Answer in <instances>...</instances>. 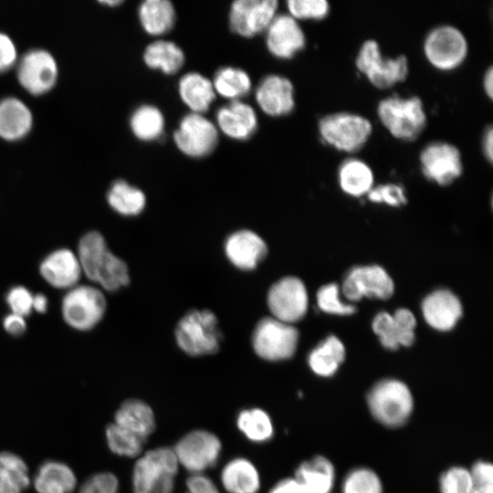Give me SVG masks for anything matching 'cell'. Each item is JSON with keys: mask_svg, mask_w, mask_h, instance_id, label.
<instances>
[{"mask_svg": "<svg viewBox=\"0 0 493 493\" xmlns=\"http://www.w3.org/2000/svg\"><path fill=\"white\" fill-rule=\"evenodd\" d=\"M287 7L294 19L321 20L330 13V6L326 0H288Z\"/></svg>", "mask_w": 493, "mask_h": 493, "instance_id": "60d3db41", "label": "cell"}, {"mask_svg": "<svg viewBox=\"0 0 493 493\" xmlns=\"http://www.w3.org/2000/svg\"><path fill=\"white\" fill-rule=\"evenodd\" d=\"M422 311L425 321L438 330H449L462 315L458 298L447 289H438L425 298Z\"/></svg>", "mask_w": 493, "mask_h": 493, "instance_id": "7402d4cb", "label": "cell"}, {"mask_svg": "<svg viewBox=\"0 0 493 493\" xmlns=\"http://www.w3.org/2000/svg\"><path fill=\"white\" fill-rule=\"evenodd\" d=\"M174 477H168L159 482L152 490V493H173L174 489Z\"/></svg>", "mask_w": 493, "mask_h": 493, "instance_id": "11a10c76", "label": "cell"}, {"mask_svg": "<svg viewBox=\"0 0 493 493\" xmlns=\"http://www.w3.org/2000/svg\"><path fill=\"white\" fill-rule=\"evenodd\" d=\"M269 493H304V488L295 478H286L278 482Z\"/></svg>", "mask_w": 493, "mask_h": 493, "instance_id": "f5cc1de1", "label": "cell"}, {"mask_svg": "<svg viewBox=\"0 0 493 493\" xmlns=\"http://www.w3.org/2000/svg\"><path fill=\"white\" fill-rule=\"evenodd\" d=\"M77 482L71 467L57 460L43 462L33 479L37 493H72L76 489Z\"/></svg>", "mask_w": 493, "mask_h": 493, "instance_id": "484cf974", "label": "cell"}, {"mask_svg": "<svg viewBox=\"0 0 493 493\" xmlns=\"http://www.w3.org/2000/svg\"><path fill=\"white\" fill-rule=\"evenodd\" d=\"M219 130L235 140H247L257 128V118L254 109L240 100H232L216 111Z\"/></svg>", "mask_w": 493, "mask_h": 493, "instance_id": "603a6c76", "label": "cell"}, {"mask_svg": "<svg viewBox=\"0 0 493 493\" xmlns=\"http://www.w3.org/2000/svg\"><path fill=\"white\" fill-rule=\"evenodd\" d=\"M267 246L256 233L241 230L232 234L226 242V254L238 268H255L266 257Z\"/></svg>", "mask_w": 493, "mask_h": 493, "instance_id": "cb8c5ba5", "label": "cell"}, {"mask_svg": "<svg viewBox=\"0 0 493 493\" xmlns=\"http://www.w3.org/2000/svg\"><path fill=\"white\" fill-rule=\"evenodd\" d=\"M266 44L276 58L288 59L306 46L305 34L298 21L289 15H278L267 28Z\"/></svg>", "mask_w": 493, "mask_h": 493, "instance_id": "ac0fdd59", "label": "cell"}, {"mask_svg": "<svg viewBox=\"0 0 493 493\" xmlns=\"http://www.w3.org/2000/svg\"><path fill=\"white\" fill-rule=\"evenodd\" d=\"M416 320L406 309H399L394 314L378 313L372 320V330L383 347L396 350L399 346H410L414 340Z\"/></svg>", "mask_w": 493, "mask_h": 493, "instance_id": "d6986e66", "label": "cell"}, {"mask_svg": "<svg viewBox=\"0 0 493 493\" xmlns=\"http://www.w3.org/2000/svg\"><path fill=\"white\" fill-rule=\"evenodd\" d=\"M185 485L188 493H219L215 483L204 474H192Z\"/></svg>", "mask_w": 493, "mask_h": 493, "instance_id": "f907efd6", "label": "cell"}, {"mask_svg": "<svg viewBox=\"0 0 493 493\" xmlns=\"http://www.w3.org/2000/svg\"><path fill=\"white\" fill-rule=\"evenodd\" d=\"M256 100L262 111L269 116L288 115L295 108L293 84L283 76L268 75L257 86Z\"/></svg>", "mask_w": 493, "mask_h": 493, "instance_id": "ffe728a7", "label": "cell"}, {"mask_svg": "<svg viewBox=\"0 0 493 493\" xmlns=\"http://www.w3.org/2000/svg\"><path fill=\"white\" fill-rule=\"evenodd\" d=\"M179 466L192 474H202L219 459L222 444L207 430H194L184 435L173 448Z\"/></svg>", "mask_w": 493, "mask_h": 493, "instance_id": "30bf717a", "label": "cell"}, {"mask_svg": "<svg viewBox=\"0 0 493 493\" xmlns=\"http://www.w3.org/2000/svg\"><path fill=\"white\" fill-rule=\"evenodd\" d=\"M368 404L379 422L389 426H398L410 415L413 398L404 383L387 379L379 382L370 391Z\"/></svg>", "mask_w": 493, "mask_h": 493, "instance_id": "52a82bcc", "label": "cell"}, {"mask_svg": "<svg viewBox=\"0 0 493 493\" xmlns=\"http://www.w3.org/2000/svg\"><path fill=\"white\" fill-rule=\"evenodd\" d=\"M119 480L110 472H100L89 477L79 488L78 493H118Z\"/></svg>", "mask_w": 493, "mask_h": 493, "instance_id": "f6af8a7d", "label": "cell"}, {"mask_svg": "<svg viewBox=\"0 0 493 493\" xmlns=\"http://www.w3.org/2000/svg\"><path fill=\"white\" fill-rule=\"evenodd\" d=\"M419 162L424 176L440 186L451 184L463 173L461 152L449 142L426 144L420 152Z\"/></svg>", "mask_w": 493, "mask_h": 493, "instance_id": "8fae6325", "label": "cell"}, {"mask_svg": "<svg viewBox=\"0 0 493 493\" xmlns=\"http://www.w3.org/2000/svg\"><path fill=\"white\" fill-rule=\"evenodd\" d=\"M376 111L389 133L404 142L415 141L427 124L424 104L418 96L384 98L379 101Z\"/></svg>", "mask_w": 493, "mask_h": 493, "instance_id": "7a4b0ae2", "label": "cell"}, {"mask_svg": "<svg viewBox=\"0 0 493 493\" xmlns=\"http://www.w3.org/2000/svg\"><path fill=\"white\" fill-rule=\"evenodd\" d=\"M6 302L11 309V313L26 317L33 309V295L23 286L12 288L6 295Z\"/></svg>", "mask_w": 493, "mask_h": 493, "instance_id": "7dc6e473", "label": "cell"}, {"mask_svg": "<svg viewBox=\"0 0 493 493\" xmlns=\"http://www.w3.org/2000/svg\"><path fill=\"white\" fill-rule=\"evenodd\" d=\"M345 357V349L341 341L334 335L321 341L309 354V365L318 375H332Z\"/></svg>", "mask_w": 493, "mask_h": 493, "instance_id": "e575fe53", "label": "cell"}, {"mask_svg": "<svg viewBox=\"0 0 493 493\" xmlns=\"http://www.w3.org/2000/svg\"><path fill=\"white\" fill-rule=\"evenodd\" d=\"M483 88L486 95L493 99V68L490 66L485 72L483 77Z\"/></svg>", "mask_w": 493, "mask_h": 493, "instance_id": "9f6ffc18", "label": "cell"}, {"mask_svg": "<svg viewBox=\"0 0 493 493\" xmlns=\"http://www.w3.org/2000/svg\"><path fill=\"white\" fill-rule=\"evenodd\" d=\"M338 180L341 189L351 196H362L369 193L373 185V173L362 160L345 159L339 166Z\"/></svg>", "mask_w": 493, "mask_h": 493, "instance_id": "f546056e", "label": "cell"}, {"mask_svg": "<svg viewBox=\"0 0 493 493\" xmlns=\"http://www.w3.org/2000/svg\"><path fill=\"white\" fill-rule=\"evenodd\" d=\"M143 30L152 36H161L172 29L175 22V10L168 0H146L138 10Z\"/></svg>", "mask_w": 493, "mask_h": 493, "instance_id": "4dcf8cb0", "label": "cell"}, {"mask_svg": "<svg viewBox=\"0 0 493 493\" xmlns=\"http://www.w3.org/2000/svg\"><path fill=\"white\" fill-rule=\"evenodd\" d=\"M179 464L173 448L158 447L145 452L132 469L133 493H152L153 488L168 477H175Z\"/></svg>", "mask_w": 493, "mask_h": 493, "instance_id": "5bb4252c", "label": "cell"}, {"mask_svg": "<svg viewBox=\"0 0 493 493\" xmlns=\"http://www.w3.org/2000/svg\"><path fill=\"white\" fill-rule=\"evenodd\" d=\"M236 425L248 440L257 444L268 441L274 433L271 418L260 408H247L239 412Z\"/></svg>", "mask_w": 493, "mask_h": 493, "instance_id": "f35d334b", "label": "cell"}, {"mask_svg": "<svg viewBox=\"0 0 493 493\" xmlns=\"http://www.w3.org/2000/svg\"><path fill=\"white\" fill-rule=\"evenodd\" d=\"M482 152L486 160L492 163L493 161V128L488 126L482 137Z\"/></svg>", "mask_w": 493, "mask_h": 493, "instance_id": "db71d44e", "label": "cell"}, {"mask_svg": "<svg viewBox=\"0 0 493 493\" xmlns=\"http://www.w3.org/2000/svg\"><path fill=\"white\" fill-rule=\"evenodd\" d=\"M355 66L379 89H387L405 81L409 74L407 57H383L379 44L374 39H367L362 44L355 58Z\"/></svg>", "mask_w": 493, "mask_h": 493, "instance_id": "277c9868", "label": "cell"}, {"mask_svg": "<svg viewBox=\"0 0 493 493\" xmlns=\"http://www.w3.org/2000/svg\"><path fill=\"white\" fill-rule=\"evenodd\" d=\"M299 332L291 324L275 318L261 320L253 333V347L264 360L277 362L290 358L297 348Z\"/></svg>", "mask_w": 493, "mask_h": 493, "instance_id": "9c48e42d", "label": "cell"}, {"mask_svg": "<svg viewBox=\"0 0 493 493\" xmlns=\"http://www.w3.org/2000/svg\"><path fill=\"white\" fill-rule=\"evenodd\" d=\"M393 289L391 277L379 266L353 267L342 283L344 297L352 301L363 297L387 299L393 295Z\"/></svg>", "mask_w": 493, "mask_h": 493, "instance_id": "e0dca14e", "label": "cell"}, {"mask_svg": "<svg viewBox=\"0 0 493 493\" xmlns=\"http://www.w3.org/2000/svg\"><path fill=\"white\" fill-rule=\"evenodd\" d=\"M442 493H472L473 482L470 472L462 467L447 470L440 480Z\"/></svg>", "mask_w": 493, "mask_h": 493, "instance_id": "ee69618b", "label": "cell"}, {"mask_svg": "<svg viewBox=\"0 0 493 493\" xmlns=\"http://www.w3.org/2000/svg\"><path fill=\"white\" fill-rule=\"evenodd\" d=\"M177 148L185 155L201 158L211 153L218 142L215 124L202 114L191 112L180 121L173 133Z\"/></svg>", "mask_w": 493, "mask_h": 493, "instance_id": "4fadbf2b", "label": "cell"}, {"mask_svg": "<svg viewBox=\"0 0 493 493\" xmlns=\"http://www.w3.org/2000/svg\"><path fill=\"white\" fill-rule=\"evenodd\" d=\"M33 127V114L28 106L15 97L0 100V138L16 142L25 138Z\"/></svg>", "mask_w": 493, "mask_h": 493, "instance_id": "d4e9b609", "label": "cell"}, {"mask_svg": "<svg viewBox=\"0 0 493 493\" xmlns=\"http://www.w3.org/2000/svg\"><path fill=\"white\" fill-rule=\"evenodd\" d=\"M224 488L228 493H257L260 476L255 465L244 457L227 462L220 475Z\"/></svg>", "mask_w": 493, "mask_h": 493, "instance_id": "83f0119b", "label": "cell"}, {"mask_svg": "<svg viewBox=\"0 0 493 493\" xmlns=\"http://www.w3.org/2000/svg\"><path fill=\"white\" fill-rule=\"evenodd\" d=\"M147 67L165 74H175L184 63L183 50L173 42L156 40L149 44L143 53Z\"/></svg>", "mask_w": 493, "mask_h": 493, "instance_id": "1f68e13d", "label": "cell"}, {"mask_svg": "<svg viewBox=\"0 0 493 493\" xmlns=\"http://www.w3.org/2000/svg\"><path fill=\"white\" fill-rule=\"evenodd\" d=\"M320 140L332 148L348 153L360 151L372 132V122L365 117L346 111L326 114L319 120Z\"/></svg>", "mask_w": 493, "mask_h": 493, "instance_id": "3957f363", "label": "cell"}, {"mask_svg": "<svg viewBox=\"0 0 493 493\" xmlns=\"http://www.w3.org/2000/svg\"><path fill=\"white\" fill-rule=\"evenodd\" d=\"M30 484L28 467L18 455L0 452V493H22Z\"/></svg>", "mask_w": 493, "mask_h": 493, "instance_id": "836d02e7", "label": "cell"}, {"mask_svg": "<svg viewBox=\"0 0 493 493\" xmlns=\"http://www.w3.org/2000/svg\"><path fill=\"white\" fill-rule=\"evenodd\" d=\"M213 87L215 94L223 98L238 100L251 89V79L248 74L238 68L224 67L219 68L214 77Z\"/></svg>", "mask_w": 493, "mask_h": 493, "instance_id": "74e56055", "label": "cell"}, {"mask_svg": "<svg viewBox=\"0 0 493 493\" xmlns=\"http://www.w3.org/2000/svg\"><path fill=\"white\" fill-rule=\"evenodd\" d=\"M295 479L310 490L328 493L333 484L334 469L325 457L315 456L298 467Z\"/></svg>", "mask_w": 493, "mask_h": 493, "instance_id": "d6a6232c", "label": "cell"}, {"mask_svg": "<svg viewBox=\"0 0 493 493\" xmlns=\"http://www.w3.org/2000/svg\"><path fill=\"white\" fill-rule=\"evenodd\" d=\"M317 302L320 309L327 313L351 315L355 312L353 305L345 304L340 299L336 283L322 286L317 292Z\"/></svg>", "mask_w": 493, "mask_h": 493, "instance_id": "7bdbcfd3", "label": "cell"}, {"mask_svg": "<svg viewBox=\"0 0 493 493\" xmlns=\"http://www.w3.org/2000/svg\"><path fill=\"white\" fill-rule=\"evenodd\" d=\"M39 272L50 286L64 289L77 286L82 274L77 255L68 248L48 254L42 260Z\"/></svg>", "mask_w": 493, "mask_h": 493, "instance_id": "44dd1931", "label": "cell"}, {"mask_svg": "<svg viewBox=\"0 0 493 493\" xmlns=\"http://www.w3.org/2000/svg\"><path fill=\"white\" fill-rule=\"evenodd\" d=\"M423 51L429 64L435 68L451 71L460 67L466 60L468 43L457 27L440 25L426 34Z\"/></svg>", "mask_w": 493, "mask_h": 493, "instance_id": "8992f818", "label": "cell"}, {"mask_svg": "<svg viewBox=\"0 0 493 493\" xmlns=\"http://www.w3.org/2000/svg\"><path fill=\"white\" fill-rule=\"evenodd\" d=\"M77 257L82 274L104 289L115 291L129 284L126 263L109 250L100 233L85 234L79 242Z\"/></svg>", "mask_w": 493, "mask_h": 493, "instance_id": "6da1fadb", "label": "cell"}, {"mask_svg": "<svg viewBox=\"0 0 493 493\" xmlns=\"http://www.w3.org/2000/svg\"><path fill=\"white\" fill-rule=\"evenodd\" d=\"M343 493H382V485L372 471L365 468L356 469L345 479Z\"/></svg>", "mask_w": 493, "mask_h": 493, "instance_id": "b9f144b4", "label": "cell"}, {"mask_svg": "<svg viewBox=\"0 0 493 493\" xmlns=\"http://www.w3.org/2000/svg\"><path fill=\"white\" fill-rule=\"evenodd\" d=\"M47 303H48V301H47V297L45 295H43L41 293L33 295L32 308L36 311H37L39 313L46 312V310L47 309Z\"/></svg>", "mask_w": 493, "mask_h": 493, "instance_id": "6f0895ef", "label": "cell"}, {"mask_svg": "<svg viewBox=\"0 0 493 493\" xmlns=\"http://www.w3.org/2000/svg\"><path fill=\"white\" fill-rule=\"evenodd\" d=\"M110 206L122 215H136L140 214L146 203L142 190L131 185L123 180L115 181L107 194Z\"/></svg>", "mask_w": 493, "mask_h": 493, "instance_id": "d590c367", "label": "cell"}, {"mask_svg": "<svg viewBox=\"0 0 493 493\" xmlns=\"http://www.w3.org/2000/svg\"><path fill=\"white\" fill-rule=\"evenodd\" d=\"M113 423L146 440L155 429L152 409L139 399L123 402L114 414Z\"/></svg>", "mask_w": 493, "mask_h": 493, "instance_id": "4316f807", "label": "cell"}, {"mask_svg": "<svg viewBox=\"0 0 493 493\" xmlns=\"http://www.w3.org/2000/svg\"><path fill=\"white\" fill-rule=\"evenodd\" d=\"M267 305L273 318L288 324L299 321L308 309L305 285L295 277L281 278L270 288Z\"/></svg>", "mask_w": 493, "mask_h": 493, "instance_id": "9a60e30c", "label": "cell"}, {"mask_svg": "<svg viewBox=\"0 0 493 493\" xmlns=\"http://www.w3.org/2000/svg\"><path fill=\"white\" fill-rule=\"evenodd\" d=\"M130 127L136 138L150 142L161 137L164 129V118L161 110L150 104L135 109L130 118Z\"/></svg>", "mask_w": 493, "mask_h": 493, "instance_id": "8d00e7d4", "label": "cell"}, {"mask_svg": "<svg viewBox=\"0 0 493 493\" xmlns=\"http://www.w3.org/2000/svg\"><path fill=\"white\" fill-rule=\"evenodd\" d=\"M105 434L110 450L121 456H138L146 442V439L119 426L115 423L107 425Z\"/></svg>", "mask_w": 493, "mask_h": 493, "instance_id": "ab89813d", "label": "cell"}, {"mask_svg": "<svg viewBox=\"0 0 493 493\" xmlns=\"http://www.w3.org/2000/svg\"><path fill=\"white\" fill-rule=\"evenodd\" d=\"M277 0H236L229 13L231 30L245 37H252L267 30L277 16Z\"/></svg>", "mask_w": 493, "mask_h": 493, "instance_id": "2e32d148", "label": "cell"}, {"mask_svg": "<svg viewBox=\"0 0 493 493\" xmlns=\"http://www.w3.org/2000/svg\"><path fill=\"white\" fill-rule=\"evenodd\" d=\"M16 75L25 90L40 96L55 87L58 76V63L47 50L31 49L18 60Z\"/></svg>", "mask_w": 493, "mask_h": 493, "instance_id": "7c38bea8", "label": "cell"}, {"mask_svg": "<svg viewBox=\"0 0 493 493\" xmlns=\"http://www.w3.org/2000/svg\"><path fill=\"white\" fill-rule=\"evenodd\" d=\"M470 475L473 482L472 493L493 492V467L489 463L477 462Z\"/></svg>", "mask_w": 493, "mask_h": 493, "instance_id": "c3c4849f", "label": "cell"}, {"mask_svg": "<svg viewBox=\"0 0 493 493\" xmlns=\"http://www.w3.org/2000/svg\"><path fill=\"white\" fill-rule=\"evenodd\" d=\"M100 3L107 5L115 6V5H121L122 2L120 0H108V1H102Z\"/></svg>", "mask_w": 493, "mask_h": 493, "instance_id": "680465c9", "label": "cell"}, {"mask_svg": "<svg viewBox=\"0 0 493 493\" xmlns=\"http://www.w3.org/2000/svg\"><path fill=\"white\" fill-rule=\"evenodd\" d=\"M3 326L9 334L18 336L26 330V323L25 317L10 313L4 319Z\"/></svg>", "mask_w": 493, "mask_h": 493, "instance_id": "816d5d0a", "label": "cell"}, {"mask_svg": "<svg viewBox=\"0 0 493 493\" xmlns=\"http://www.w3.org/2000/svg\"><path fill=\"white\" fill-rule=\"evenodd\" d=\"M178 92L192 112L199 114L209 109L216 96L212 81L197 72H189L180 79Z\"/></svg>", "mask_w": 493, "mask_h": 493, "instance_id": "f1b7e54d", "label": "cell"}, {"mask_svg": "<svg viewBox=\"0 0 493 493\" xmlns=\"http://www.w3.org/2000/svg\"><path fill=\"white\" fill-rule=\"evenodd\" d=\"M17 62V50L12 38L0 31V72H5Z\"/></svg>", "mask_w": 493, "mask_h": 493, "instance_id": "681fc988", "label": "cell"}, {"mask_svg": "<svg viewBox=\"0 0 493 493\" xmlns=\"http://www.w3.org/2000/svg\"><path fill=\"white\" fill-rule=\"evenodd\" d=\"M66 323L78 330H89L102 319L106 310V299L96 287L77 285L68 289L61 305Z\"/></svg>", "mask_w": 493, "mask_h": 493, "instance_id": "ba28073f", "label": "cell"}, {"mask_svg": "<svg viewBox=\"0 0 493 493\" xmlns=\"http://www.w3.org/2000/svg\"><path fill=\"white\" fill-rule=\"evenodd\" d=\"M178 346L192 356L215 353L221 333L215 315L208 310H191L178 322L175 330Z\"/></svg>", "mask_w": 493, "mask_h": 493, "instance_id": "5b68a950", "label": "cell"}, {"mask_svg": "<svg viewBox=\"0 0 493 493\" xmlns=\"http://www.w3.org/2000/svg\"><path fill=\"white\" fill-rule=\"evenodd\" d=\"M367 197L373 203H384L391 206H400L406 204L404 188L395 184H385L372 187L367 194Z\"/></svg>", "mask_w": 493, "mask_h": 493, "instance_id": "bcb514c9", "label": "cell"}]
</instances>
